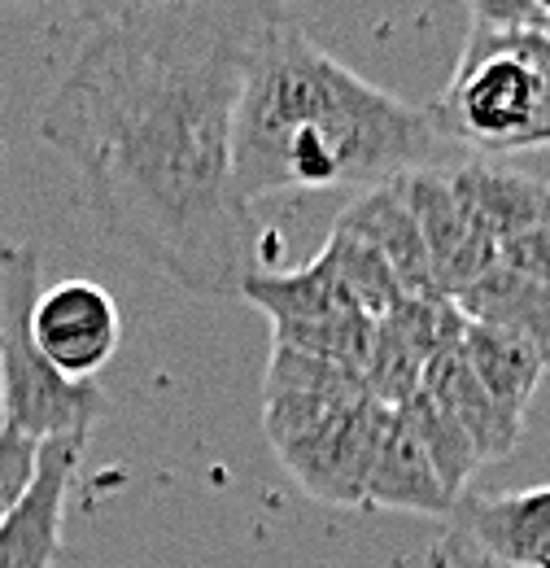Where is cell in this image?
I'll list each match as a JSON object with an SVG mask.
<instances>
[{
  "mask_svg": "<svg viewBox=\"0 0 550 568\" xmlns=\"http://www.w3.org/2000/svg\"><path fill=\"white\" fill-rule=\"evenodd\" d=\"M455 306L464 311V320L485 324V328H502L529 346H538L550 358V284L520 276L511 267H489L472 288H464L455 297Z\"/></svg>",
  "mask_w": 550,
  "mask_h": 568,
  "instance_id": "14",
  "label": "cell"
},
{
  "mask_svg": "<svg viewBox=\"0 0 550 568\" xmlns=\"http://www.w3.org/2000/svg\"><path fill=\"white\" fill-rule=\"evenodd\" d=\"M0 433H4V398H0Z\"/></svg>",
  "mask_w": 550,
  "mask_h": 568,
  "instance_id": "22",
  "label": "cell"
},
{
  "mask_svg": "<svg viewBox=\"0 0 550 568\" xmlns=\"http://www.w3.org/2000/svg\"><path fill=\"white\" fill-rule=\"evenodd\" d=\"M40 250L22 241L0 245V398L4 428L53 442L88 437L110 412V398L92 381H67L40 355L31 333V311L40 302Z\"/></svg>",
  "mask_w": 550,
  "mask_h": 568,
  "instance_id": "4",
  "label": "cell"
},
{
  "mask_svg": "<svg viewBox=\"0 0 550 568\" xmlns=\"http://www.w3.org/2000/svg\"><path fill=\"white\" fill-rule=\"evenodd\" d=\"M324 254L333 258V267H337V276L345 281V288H349V297L358 302V311L371 315L376 324L389 320L403 306L407 293H403V284L394 276L389 258L376 245H367L363 236H354L345 227H333L328 241H324Z\"/></svg>",
  "mask_w": 550,
  "mask_h": 568,
  "instance_id": "17",
  "label": "cell"
},
{
  "mask_svg": "<svg viewBox=\"0 0 550 568\" xmlns=\"http://www.w3.org/2000/svg\"><path fill=\"white\" fill-rule=\"evenodd\" d=\"M464 355L472 363L477 381L485 385V394L493 398V407L502 416H511L516 425H524V412H529V403L547 376L550 358L538 346H529L502 328L472 324V320L464 328Z\"/></svg>",
  "mask_w": 550,
  "mask_h": 568,
  "instance_id": "15",
  "label": "cell"
},
{
  "mask_svg": "<svg viewBox=\"0 0 550 568\" xmlns=\"http://www.w3.org/2000/svg\"><path fill=\"white\" fill-rule=\"evenodd\" d=\"M498 267H511L520 276H533V281L550 284V223L547 227H533V232H520L511 241L498 245Z\"/></svg>",
  "mask_w": 550,
  "mask_h": 568,
  "instance_id": "20",
  "label": "cell"
},
{
  "mask_svg": "<svg viewBox=\"0 0 550 568\" xmlns=\"http://www.w3.org/2000/svg\"><path fill=\"white\" fill-rule=\"evenodd\" d=\"M337 227L363 236L367 245H376L389 258V267H394V276H398L407 297H432L437 293L432 263H428V245H424L411 193H407V175L358 193L349 202V211L337 219Z\"/></svg>",
  "mask_w": 550,
  "mask_h": 568,
  "instance_id": "10",
  "label": "cell"
},
{
  "mask_svg": "<svg viewBox=\"0 0 550 568\" xmlns=\"http://www.w3.org/2000/svg\"><path fill=\"white\" fill-rule=\"evenodd\" d=\"M35 459H40V442H31L13 428L0 433V525L18 507V498L27 495V486L35 477Z\"/></svg>",
  "mask_w": 550,
  "mask_h": 568,
  "instance_id": "19",
  "label": "cell"
},
{
  "mask_svg": "<svg viewBox=\"0 0 550 568\" xmlns=\"http://www.w3.org/2000/svg\"><path fill=\"white\" fill-rule=\"evenodd\" d=\"M419 389L477 442L481 459H507L516 450L524 425H516L511 416H502L493 407V398L485 394V385L477 381L472 363L464 355V342L450 346V351H441V355L424 367V385Z\"/></svg>",
  "mask_w": 550,
  "mask_h": 568,
  "instance_id": "12",
  "label": "cell"
},
{
  "mask_svg": "<svg viewBox=\"0 0 550 568\" xmlns=\"http://www.w3.org/2000/svg\"><path fill=\"white\" fill-rule=\"evenodd\" d=\"M455 144L428 110L367 83L272 9L236 110V197L297 189H376L446 166Z\"/></svg>",
  "mask_w": 550,
  "mask_h": 568,
  "instance_id": "2",
  "label": "cell"
},
{
  "mask_svg": "<svg viewBox=\"0 0 550 568\" xmlns=\"http://www.w3.org/2000/svg\"><path fill=\"white\" fill-rule=\"evenodd\" d=\"M455 149L516 153L550 144V31H511L472 18L446 92L428 105Z\"/></svg>",
  "mask_w": 550,
  "mask_h": 568,
  "instance_id": "3",
  "label": "cell"
},
{
  "mask_svg": "<svg viewBox=\"0 0 550 568\" xmlns=\"http://www.w3.org/2000/svg\"><path fill=\"white\" fill-rule=\"evenodd\" d=\"M550 538V481L459 498L432 568H533Z\"/></svg>",
  "mask_w": 550,
  "mask_h": 568,
  "instance_id": "5",
  "label": "cell"
},
{
  "mask_svg": "<svg viewBox=\"0 0 550 568\" xmlns=\"http://www.w3.org/2000/svg\"><path fill=\"white\" fill-rule=\"evenodd\" d=\"M88 437L40 442L35 477L0 525V568H53L62 560V525Z\"/></svg>",
  "mask_w": 550,
  "mask_h": 568,
  "instance_id": "9",
  "label": "cell"
},
{
  "mask_svg": "<svg viewBox=\"0 0 550 568\" xmlns=\"http://www.w3.org/2000/svg\"><path fill=\"white\" fill-rule=\"evenodd\" d=\"M459 180L493 245L550 223V184L533 175L489 166V162H459Z\"/></svg>",
  "mask_w": 550,
  "mask_h": 568,
  "instance_id": "16",
  "label": "cell"
},
{
  "mask_svg": "<svg viewBox=\"0 0 550 568\" xmlns=\"http://www.w3.org/2000/svg\"><path fill=\"white\" fill-rule=\"evenodd\" d=\"M407 193H411L415 219L428 245V263H432V284L441 297H459L464 288L481 281L498 258V245L489 241L481 219L472 211L459 166H428L407 175Z\"/></svg>",
  "mask_w": 550,
  "mask_h": 568,
  "instance_id": "6",
  "label": "cell"
},
{
  "mask_svg": "<svg viewBox=\"0 0 550 568\" xmlns=\"http://www.w3.org/2000/svg\"><path fill=\"white\" fill-rule=\"evenodd\" d=\"M398 416L411 425V433L419 437V446H424V455H428L432 468H437V477L446 481V490H450L455 498H464L468 481L477 477V468L485 464L481 450H477V442L455 425V420H450L424 389L415 394L411 403L398 407Z\"/></svg>",
  "mask_w": 550,
  "mask_h": 568,
  "instance_id": "18",
  "label": "cell"
},
{
  "mask_svg": "<svg viewBox=\"0 0 550 568\" xmlns=\"http://www.w3.org/2000/svg\"><path fill=\"white\" fill-rule=\"evenodd\" d=\"M31 333L40 355L67 381H92L123 342V315L101 284L79 276L40 293L31 311Z\"/></svg>",
  "mask_w": 550,
  "mask_h": 568,
  "instance_id": "7",
  "label": "cell"
},
{
  "mask_svg": "<svg viewBox=\"0 0 550 568\" xmlns=\"http://www.w3.org/2000/svg\"><path fill=\"white\" fill-rule=\"evenodd\" d=\"M272 4L175 0L96 18L44 101L40 136L83 180L96 223L202 297L258 272L236 197V110Z\"/></svg>",
  "mask_w": 550,
  "mask_h": 568,
  "instance_id": "1",
  "label": "cell"
},
{
  "mask_svg": "<svg viewBox=\"0 0 550 568\" xmlns=\"http://www.w3.org/2000/svg\"><path fill=\"white\" fill-rule=\"evenodd\" d=\"M389 425H394V407H385L367 394L358 407H349L337 425L324 437H315L302 455H293L284 468L319 503L363 507L367 486H371V468H376L380 446L389 437Z\"/></svg>",
  "mask_w": 550,
  "mask_h": 568,
  "instance_id": "8",
  "label": "cell"
},
{
  "mask_svg": "<svg viewBox=\"0 0 550 568\" xmlns=\"http://www.w3.org/2000/svg\"><path fill=\"white\" fill-rule=\"evenodd\" d=\"M533 568H550V538H547V547H542V556H538V565Z\"/></svg>",
  "mask_w": 550,
  "mask_h": 568,
  "instance_id": "21",
  "label": "cell"
},
{
  "mask_svg": "<svg viewBox=\"0 0 550 568\" xmlns=\"http://www.w3.org/2000/svg\"><path fill=\"white\" fill-rule=\"evenodd\" d=\"M363 507H385V511H415V516H437L450 520V511L459 507V498L446 490V481L437 477L432 459L424 455L419 437L411 425L394 412L389 437L380 446V459L371 468V486Z\"/></svg>",
  "mask_w": 550,
  "mask_h": 568,
  "instance_id": "13",
  "label": "cell"
},
{
  "mask_svg": "<svg viewBox=\"0 0 550 568\" xmlns=\"http://www.w3.org/2000/svg\"><path fill=\"white\" fill-rule=\"evenodd\" d=\"M241 297L254 302L258 311L272 315L275 328H302V324H333V320H349L363 315L358 302L349 297L345 281L337 276L333 258L319 250L315 263L297 267V272H254L241 284ZM371 320V315H367Z\"/></svg>",
  "mask_w": 550,
  "mask_h": 568,
  "instance_id": "11",
  "label": "cell"
}]
</instances>
